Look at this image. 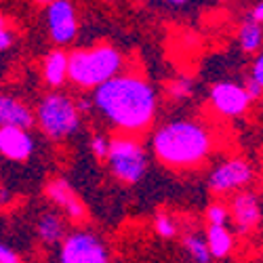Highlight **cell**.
Segmentation results:
<instances>
[{"mask_svg": "<svg viewBox=\"0 0 263 263\" xmlns=\"http://www.w3.org/2000/svg\"><path fill=\"white\" fill-rule=\"evenodd\" d=\"M253 99L245 84L236 80H217L209 89V107L219 118H240L251 109Z\"/></svg>", "mask_w": 263, "mask_h": 263, "instance_id": "8", "label": "cell"}, {"mask_svg": "<svg viewBox=\"0 0 263 263\" xmlns=\"http://www.w3.org/2000/svg\"><path fill=\"white\" fill-rule=\"evenodd\" d=\"M206 245L213 259H228L236 249V236L230 226H206Z\"/></svg>", "mask_w": 263, "mask_h": 263, "instance_id": "16", "label": "cell"}, {"mask_svg": "<svg viewBox=\"0 0 263 263\" xmlns=\"http://www.w3.org/2000/svg\"><path fill=\"white\" fill-rule=\"evenodd\" d=\"M228 206H230V215H232V223H234L236 232H240V234L253 232L263 221V206H261L259 196L247 187L234 192Z\"/></svg>", "mask_w": 263, "mask_h": 263, "instance_id": "11", "label": "cell"}, {"mask_svg": "<svg viewBox=\"0 0 263 263\" xmlns=\"http://www.w3.org/2000/svg\"><path fill=\"white\" fill-rule=\"evenodd\" d=\"M247 17L263 26V0H259V3H255V5L251 7V11H249V15H247Z\"/></svg>", "mask_w": 263, "mask_h": 263, "instance_id": "28", "label": "cell"}, {"mask_svg": "<svg viewBox=\"0 0 263 263\" xmlns=\"http://www.w3.org/2000/svg\"><path fill=\"white\" fill-rule=\"evenodd\" d=\"M109 175L122 185H137L149 168V154L139 135L116 133L109 137V149L105 158Z\"/></svg>", "mask_w": 263, "mask_h": 263, "instance_id": "5", "label": "cell"}, {"mask_svg": "<svg viewBox=\"0 0 263 263\" xmlns=\"http://www.w3.org/2000/svg\"><path fill=\"white\" fill-rule=\"evenodd\" d=\"M255 179V168L245 158H226L215 164L206 177V185L215 196H232L238 190H245Z\"/></svg>", "mask_w": 263, "mask_h": 263, "instance_id": "7", "label": "cell"}, {"mask_svg": "<svg viewBox=\"0 0 263 263\" xmlns=\"http://www.w3.org/2000/svg\"><path fill=\"white\" fill-rule=\"evenodd\" d=\"M34 118L42 135L53 143H63L76 137L82 130L84 122V116L76 105V97L68 95L61 89H51L38 101Z\"/></svg>", "mask_w": 263, "mask_h": 263, "instance_id": "4", "label": "cell"}, {"mask_svg": "<svg viewBox=\"0 0 263 263\" xmlns=\"http://www.w3.org/2000/svg\"><path fill=\"white\" fill-rule=\"evenodd\" d=\"M19 261H21V257L15 249L0 242V263H19Z\"/></svg>", "mask_w": 263, "mask_h": 263, "instance_id": "25", "label": "cell"}, {"mask_svg": "<svg viewBox=\"0 0 263 263\" xmlns=\"http://www.w3.org/2000/svg\"><path fill=\"white\" fill-rule=\"evenodd\" d=\"M89 145H91L93 156H95L97 160L105 162V158H107V149H109V137H105V135H99V133H97V135H93V137H91Z\"/></svg>", "mask_w": 263, "mask_h": 263, "instance_id": "23", "label": "cell"}, {"mask_svg": "<svg viewBox=\"0 0 263 263\" xmlns=\"http://www.w3.org/2000/svg\"><path fill=\"white\" fill-rule=\"evenodd\" d=\"M11 200H13V194L7 190V187H0V204H11Z\"/></svg>", "mask_w": 263, "mask_h": 263, "instance_id": "30", "label": "cell"}, {"mask_svg": "<svg viewBox=\"0 0 263 263\" xmlns=\"http://www.w3.org/2000/svg\"><path fill=\"white\" fill-rule=\"evenodd\" d=\"M34 137L26 126H0V156L11 162H26L34 154Z\"/></svg>", "mask_w": 263, "mask_h": 263, "instance_id": "12", "label": "cell"}, {"mask_svg": "<svg viewBox=\"0 0 263 263\" xmlns=\"http://www.w3.org/2000/svg\"><path fill=\"white\" fill-rule=\"evenodd\" d=\"M242 84H245V89H247V93H249V97H251L253 101H259V99L263 97V89L259 86V82L253 80L251 76H247V80H245Z\"/></svg>", "mask_w": 263, "mask_h": 263, "instance_id": "26", "label": "cell"}, {"mask_svg": "<svg viewBox=\"0 0 263 263\" xmlns=\"http://www.w3.org/2000/svg\"><path fill=\"white\" fill-rule=\"evenodd\" d=\"M181 247H183V253L187 255V259H192L196 263L213 261L209 245H206V236L200 232H185L181 238Z\"/></svg>", "mask_w": 263, "mask_h": 263, "instance_id": "18", "label": "cell"}, {"mask_svg": "<svg viewBox=\"0 0 263 263\" xmlns=\"http://www.w3.org/2000/svg\"><path fill=\"white\" fill-rule=\"evenodd\" d=\"M76 105H78V109H80V114H82V116H89L91 112H95V109H93V101H91V97H84V95L76 97Z\"/></svg>", "mask_w": 263, "mask_h": 263, "instance_id": "27", "label": "cell"}, {"mask_svg": "<svg viewBox=\"0 0 263 263\" xmlns=\"http://www.w3.org/2000/svg\"><path fill=\"white\" fill-rule=\"evenodd\" d=\"M34 3H36L38 7H47V5L51 3V0H34Z\"/></svg>", "mask_w": 263, "mask_h": 263, "instance_id": "31", "label": "cell"}, {"mask_svg": "<svg viewBox=\"0 0 263 263\" xmlns=\"http://www.w3.org/2000/svg\"><path fill=\"white\" fill-rule=\"evenodd\" d=\"M15 38H17V34H15L13 26H11V21L0 13V53L9 51L15 45Z\"/></svg>", "mask_w": 263, "mask_h": 263, "instance_id": "22", "label": "cell"}, {"mask_svg": "<svg viewBox=\"0 0 263 263\" xmlns=\"http://www.w3.org/2000/svg\"><path fill=\"white\" fill-rule=\"evenodd\" d=\"M49 38L55 47H70L78 36L80 21L72 0H51L45 11Z\"/></svg>", "mask_w": 263, "mask_h": 263, "instance_id": "9", "label": "cell"}, {"mask_svg": "<svg viewBox=\"0 0 263 263\" xmlns=\"http://www.w3.org/2000/svg\"><path fill=\"white\" fill-rule=\"evenodd\" d=\"M204 219H206V226H228V223L232 221L230 206L217 200V202H213V204L206 206Z\"/></svg>", "mask_w": 263, "mask_h": 263, "instance_id": "21", "label": "cell"}, {"mask_svg": "<svg viewBox=\"0 0 263 263\" xmlns=\"http://www.w3.org/2000/svg\"><path fill=\"white\" fill-rule=\"evenodd\" d=\"M152 228H154V234L160 240H175L181 232L177 217L168 211H156L154 219H152Z\"/></svg>", "mask_w": 263, "mask_h": 263, "instance_id": "19", "label": "cell"}, {"mask_svg": "<svg viewBox=\"0 0 263 263\" xmlns=\"http://www.w3.org/2000/svg\"><path fill=\"white\" fill-rule=\"evenodd\" d=\"M249 76L253 78V80H257L259 82V86L263 89V47L255 53V57H253V63H251V72H249Z\"/></svg>", "mask_w": 263, "mask_h": 263, "instance_id": "24", "label": "cell"}, {"mask_svg": "<svg viewBox=\"0 0 263 263\" xmlns=\"http://www.w3.org/2000/svg\"><path fill=\"white\" fill-rule=\"evenodd\" d=\"M156 3L166 5V7H171V9H181V7H187V5H190V0H156Z\"/></svg>", "mask_w": 263, "mask_h": 263, "instance_id": "29", "label": "cell"}, {"mask_svg": "<svg viewBox=\"0 0 263 263\" xmlns=\"http://www.w3.org/2000/svg\"><path fill=\"white\" fill-rule=\"evenodd\" d=\"M164 93L171 101H187L194 97V80L190 76H175L166 82Z\"/></svg>", "mask_w": 263, "mask_h": 263, "instance_id": "20", "label": "cell"}, {"mask_svg": "<svg viewBox=\"0 0 263 263\" xmlns=\"http://www.w3.org/2000/svg\"><path fill=\"white\" fill-rule=\"evenodd\" d=\"M9 124L32 128L36 124L34 109L24 99L0 93V126H9Z\"/></svg>", "mask_w": 263, "mask_h": 263, "instance_id": "14", "label": "cell"}, {"mask_svg": "<svg viewBox=\"0 0 263 263\" xmlns=\"http://www.w3.org/2000/svg\"><path fill=\"white\" fill-rule=\"evenodd\" d=\"M122 70H126V57L109 42L68 51V82L82 93H91Z\"/></svg>", "mask_w": 263, "mask_h": 263, "instance_id": "3", "label": "cell"}, {"mask_svg": "<svg viewBox=\"0 0 263 263\" xmlns=\"http://www.w3.org/2000/svg\"><path fill=\"white\" fill-rule=\"evenodd\" d=\"M45 196H47L49 202L57 211H61V215L68 219L70 223L82 226L86 221V215H89V211H86L82 198L76 194V190L70 185L68 179H63V177L49 179L47 185H45Z\"/></svg>", "mask_w": 263, "mask_h": 263, "instance_id": "10", "label": "cell"}, {"mask_svg": "<svg viewBox=\"0 0 263 263\" xmlns=\"http://www.w3.org/2000/svg\"><path fill=\"white\" fill-rule=\"evenodd\" d=\"M34 232H36V240L42 247L47 249L59 247V242L68 234V219L61 215V211H45L38 215Z\"/></svg>", "mask_w": 263, "mask_h": 263, "instance_id": "13", "label": "cell"}, {"mask_svg": "<svg viewBox=\"0 0 263 263\" xmlns=\"http://www.w3.org/2000/svg\"><path fill=\"white\" fill-rule=\"evenodd\" d=\"M42 80L49 89H61L68 82V51L55 47L42 59Z\"/></svg>", "mask_w": 263, "mask_h": 263, "instance_id": "15", "label": "cell"}, {"mask_svg": "<svg viewBox=\"0 0 263 263\" xmlns=\"http://www.w3.org/2000/svg\"><path fill=\"white\" fill-rule=\"evenodd\" d=\"M93 109L116 133L143 135L158 116V93L137 70H122L91 91Z\"/></svg>", "mask_w": 263, "mask_h": 263, "instance_id": "1", "label": "cell"}, {"mask_svg": "<svg viewBox=\"0 0 263 263\" xmlns=\"http://www.w3.org/2000/svg\"><path fill=\"white\" fill-rule=\"evenodd\" d=\"M61 263H107L112 259L107 245L91 230H72L59 242Z\"/></svg>", "mask_w": 263, "mask_h": 263, "instance_id": "6", "label": "cell"}, {"mask_svg": "<svg viewBox=\"0 0 263 263\" xmlns=\"http://www.w3.org/2000/svg\"><path fill=\"white\" fill-rule=\"evenodd\" d=\"M152 156L171 171H196L217 149L215 128L202 118H175L162 122L152 135Z\"/></svg>", "mask_w": 263, "mask_h": 263, "instance_id": "2", "label": "cell"}, {"mask_svg": "<svg viewBox=\"0 0 263 263\" xmlns=\"http://www.w3.org/2000/svg\"><path fill=\"white\" fill-rule=\"evenodd\" d=\"M236 42H238V49L242 51V53L255 55V53L263 47V26L247 17L242 24L238 26Z\"/></svg>", "mask_w": 263, "mask_h": 263, "instance_id": "17", "label": "cell"}]
</instances>
